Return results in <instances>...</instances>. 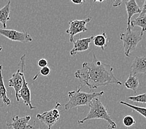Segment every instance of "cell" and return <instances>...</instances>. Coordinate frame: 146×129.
<instances>
[{
	"label": "cell",
	"instance_id": "cell-1",
	"mask_svg": "<svg viewBox=\"0 0 146 129\" xmlns=\"http://www.w3.org/2000/svg\"><path fill=\"white\" fill-rule=\"evenodd\" d=\"M75 76L80 83L79 88L87 86L90 91L100 86L112 84L122 85L114 76L113 67L98 60L94 52L92 61L83 63L82 68L75 71Z\"/></svg>",
	"mask_w": 146,
	"mask_h": 129
},
{
	"label": "cell",
	"instance_id": "cell-2",
	"mask_svg": "<svg viewBox=\"0 0 146 129\" xmlns=\"http://www.w3.org/2000/svg\"><path fill=\"white\" fill-rule=\"evenodd\" d=\"M90 111L85 117L80 120L78 121V124H82L85 121L92 119H102L107 121L109 126L107 129H116L117 125L116 123L112 120L109 115L106 107L104 106L100 100V97H96L92 100L89 105Z\"/></svg>",
	"mask_w": 146,
	"mask_h": 129
},
{
	"label": "cell",
	"instance_id": "cell-3",
	"mask_svg": "<svg viewBox=\"0 0 146 129\" xmlns=\"http://www.w3.org/2000/svg\"><path fill=\"white\" fill-rule=\"evenodd\" d=\"M105 92L101 91L98 93H85L81 91L80 88L72 91L68 93L69 101L65 104V110H69L73 108L79 106H88L93 99L96 97L102 96Z\"/></svg>",
	"mask_w": 146,
	"mask_h": 129
},
{
	"label": "cell",
	"instance_id": "cell-4",
	"mask_svg": "<svg viewBox=\"0 0 146 129\" xmlns=\"http://www.w3.org/2000/svg\"><path fill=\"white\" fill-rule=\"evenodd\" d=\"M120 39L123 42V50L124 55L129 57L131 54L136 48L138 44L142 39L141 31H133L132 27L126 29L124 33L120 34Z\"/></svg>",
	"mask_w": 146,
	"mask_h": 129
},
{
	"label": "cell",
	"instance_id": "cell-5",
	"mask_svg": "<svg viewBox=\"0 0 146 129\" xmlns=\"http://www.w3.org/2000/svg\"><path fill=\"white\" fill-rule=\"evenodd\" d=\"M25 57L26 55H23L21 57V72H22V78H23V86L19 93V99H22L23 102L26 106H29L30 109H35L36 107L33 106L31 103V89L29 88L28 83H27L25 76H24V66H25Z\"/></svg>",
	"mask_w": 146,
	"mask_h": 129
},
{
	"label": "cell",
	"instance_id": "cell-6",
	"mask_svg": "<svg viewBox=\"0 0 146 129\" xmlns=\"http://www.w3.org/2000/svg\"><path fill=\"white\" fill-rule=\"evenodd\" d=\"M60 106H61V104L56 103V105L52 109L46 111L42 114H38L36 117L42 122L46 124L48 129H50L60 118V114L58 110V107Z\"/></svg>",
	"mask_w": 146,
	"mask_h": 129
},
{
	"label": "cell",
	"instance_id": "cell-7",
	"mask_svg": "<svg viewBox=\"0 0 146 129\" xmlns=\"http://www.w3.org/2000/svg\"><path fill=\"white\" fill-rule=\"evenodd\" d=\"M92 18H87L83 20H74L69 22V27L66 30V33L70 36L69 40L73 42L75 35L81 32H87L88 29L86 27V24L91 21Z\"/></svg>",
	"mask_w": 146,
	"mask_h": 129
},
{
	"label": "cell",
	"instance_id": "cell-8",
	"mask_svg": "<svg viewBox=\"0 0 146 129\" xmlns=\"http://www.w3.org/2000/svg\"><path fill=\"white\" fill-rule=\"evenodd\" d=\"M0 35L12 41L28 43L33 41V38L26 32H20L14 29H0Z\"/></svg>",
	"mask_w": 146,
	"mask_h": 129
},
{
	"label": "cell",
	"instance_id": "cell-9",
	"mask_svg": "<svg viewBox=\"0 0 146 129\" xmlns=\"http://www.w3.org/2000/svg\"><path fill=\"white\" fill-rule=\"evenodd\" d=\"M94 36H91L87 38H79L75 39L73 42L74 47L70 52L72 56H75L78 52H85L89 49L90 44L93 40Z\"/></svg>",
	"mask_w": 146,
	"mask_h": 129
},
{
	"label": "cell",
	"instance_id": "cell-10",
	"mask_svg": "<svg viewBox=\"0 0 146 129\" xmlns=\"http://www.w3.org/2000/svg\"><path fill=\"white\" fill-rule=\"evenodd\" d=\"M31 117L27 116L20 117L18 116L13 117V122L8 124L7 126L13 127V129H34L33 125H29V122L31 120Z\"/></svg>",
	"mask_w": 146,
	"mask_h": 129
},
{
	"label": "cell",
	"instance_id": "cell-11",
	"mask_svg": "<svg viewBox=\"0 0 146 129\" xmlns=\"http://www.w3.org/2000/svg\"><path fill=\"white\" fill-rule=\"evenodd\" d=\"M8 85L15 89L16 99L18 101H19V93L23 86L22 72L20 71V69H18L15 73H13L11 78L9 79Z\"/></svg>",
	"mask_w": 146,
	"mask_h": 129
},
{
	"label": "cell",
	"instance_id": "cell-12",
	"mask_svg": "<svg viewBox=\"0 0 146 129\" xmlns=\"http://www.w3.org/2000/svg\"><path fill=\"white\" fill-rule=\"evenodd\" d=\"M125 6L127 14V22L126 29H130L131 27V18L135 14H140L141 12V9L137 5V2L135 0H128L124 1Z\"/></svg>",
	"mask_w": 146,
	"mask_h": 129
},
{
	"label": "cell",
	"instance_id": "cell-13",
	"mask_svg": "<svg viewBox=\"0 0 146 129\" xmlns=\"http://www.w3.org/2000/svg\"><path fill=\"white\" fill-rule=\"evenodd\" d=\"M131 73L137 74H146V55L142 57H135L131 66Z\"/></svg>",
	"mask_w": 146,
	"mask_h": 129
},
{
	"label": "cell",
	"instance_id": "cell-14",
	"mask_svg": "<svg viewBox=\"0 0 146 129\" xmlns=\"http://www.w3.org/2000/svg\"><path fill=\"white\" fill-rule=\"evenodd\" d=\"M2 65H0V99L5 105L9 106L11 104V102L7 96V90L5 86L3 76L2 75Z\"/></svg>",
	"mask_w": 146,
	"mask_h": 129
},
{
	"label": "cell",
	"instance_id": "cell-15",
	"mask_svg": "<svg viewBox=\"0 0 146 129\" xmlns=\"http://www.w3.org/2000/svg\"><path fill=\"white\" fill-rule=\"evenodd\" d=\"M124 86L126 88L133 91L135 94H137V90L139 86V81L137 76L131 73L124 83Z\"/></svg>",
	"mask_w": 146,
	"mask_h": 129
},
{
	"label": "cell",
	"instance_id": "cell-16",
	"mask_svg": "<svg viewBox=\"0 0 146 129\" xmlns=\"http://www.w3.org/2000/svg\"><path fill=\"white\" fill-rule=\"evenodd\" d=\"M10 5H11V1H8L3 8L0 9V23L3 24L4 29L6 28L7 21L11 19L9 17Z\"/></svg>",
	"mask_w": 146,
	"mask_h": 129
},
{
	"label": "cell",
	"instance_id": "cell-17",
	"mask_svg": "<svg viewBox=\"0 0 146 129\" xmlns=\"http://www.w3.org/2000/svg\"><path fill=\"white\" fill-rule=\"evenodd\" d=\"M131 27L135 26L140 27L141 28V33L142 36L146 32V15L143 16H139L137 18L131 21Z\"/></svg>",
	"mask_w": 146,
	"mask_h": 129
},
{
	"label": "cell",
	"instance_id": "cell-18",
	"mask_svg": "<svg viewBox=\"0 0 146 129\" xmlns=\"http://www.w3.org/2000/svg\"><path fill=\"white\" fill-rule=\"evenodd\" d=\"M93 41L95 46L102 48L103 51L105 50V47L106 46L107 42V36L105 33H103L102 34H99L96 36H94Z\"/></svg>",
	"mask_w": 146,
	"mask_h": 129
},
{
	"label": "cell",
	"instance_id": "cell-19",
	"mask_svg": "<svg viewBox=\"0 0 146 129\" xmlns=\"http://www.w3.org/2000/svg\"><path fill=\"white\" fill-rule=\"evenodd\" d=\"M120 104H123V105L129 107L131 108L133 110L136 111L138 113H139L142 116H144L145 118H146V107H142L139 106H136L133 105V104H130L124 101H120Z\"/></svg>",
	"mask_w": 146,
	"mask_h": 129
},
{
	"label": "cell",
	"instance_id": "cell-20",
	"mask_svg": "<svg viewBox=\"0 0 146 129\" xmlns=\"http://www.w3.org/2000/svg\"><path fill=\"white\" fill-rule=\"evenodd\" d=\"M127 99L133 101V102L146 104V93L134 96L128 97Z\"/></svg>",
	"mask_w": 146,
	"mask_h": 129
},
{
	"label": "cell",
	"instance_id": "cell-21",
	"mask_svg": "<svg viewBox=\"0 0 146 129\" xmlns=\"http://www.w3.org/2000/svg\"><path fill=\"white\" fill-rule=\"evenodd\" d=\"M123 124L126 126V127H130L135 123V121L134 118L131 116H125L123 120Z\"/></svg>",
	"mask_w": 146,
	"mask_h": 129
},
{
	"label": "cell",
	"instance_id": "cell-22",
	"mask_svg": "<svg viewBox=\"0 0 146 129\" xmlns=\"http://www.w3.org/2000/svg\"><path fill=\"white\" fill-rule=\"evenodd\" d=\"M40 73L42 76H48L50 73V69L48 67L42 68L40 70Z\"/></svg>",
	"mask_w": 146,
	"mask_h": 129
},
{
	"label": "cell",
	"instance_id": "cell-23",
	"mask_svg": "<svg viewBox=\"0 0 146 129\" xmlns=\"http://www.w3.org/2000/svg\"><path fill=\"white\" fill-rule=\"evenodd\" d=\"M47 64H48V62H47V60H46V59H44V58L40 59V60L38 61V62H37L38 66H39V67H40L41 68L47 67Z\"/></svg>",
	"mask_w": 146,
	"mask_h": 129
},
{
	"label": "cell",
	"instance_id": "cell-24",
	"mask_svg": "<svg viewBox=\"0 0 146 129\" xmlns=\"http://www.w3.org/2000/svg\"><path fill=\"white\" fill-rule=\"evenodd\" d=\"M145 15H146V0L144 3V5L142 6V9H141V12L139 14V15L141 16H143Z\"/></svg>",
	"mask_w": 146,
	"mask_h": 129
},
{
	"label": "cell",
	"instance_id": "cell-25",
	"mask_svg": "<svg viewBox=\"0 0 146 129\" xmlns=\"http://www.w3.org/2000/svg\"><path fill=\"white\" fill-rule=\"evenodd\" d=\"M71 1L76 5H82L83 3H85L84 0H76V1H75V0H71Z\"/></svg>",
	"mask_w": 146,
	"mask_h": 129
},
{
	"label": "cell",
	"instance_id": "cell-26",
	"mask_svg": "<svg viewBox=\"0 0 146 129\" xmlns=\"http://www.w3.org/2000/svg\"><path fill=\"white\" fill-rule=\"evenodd\" d=\"M121 3H122V1H118V0H116V1H114L113 3V7H117L121 5Z\"/></svg>",
	"mask_w": 146,
	"mask_h": 129
},
{
	"label": "cell",
	"instance_id": "cell-27",
	"mask_svg": "<svg viewBox=\"0 0 146 129\" xmlns=\"http://www.w3.org/2000/svg\"><path fill=\"white\" fill-rule=\"evenodd\" d=\"M2 49H3V47L1 46V45H0V52H1V51L2 50Z\"/></svg>",
	"mask_w": 146,
	"mask_h": 129
},
{
	"label": "cell",
	"instance_id": "cell-28",
	"mask_svg": "<svg viewBox=\"0 0 146 129\" xmlns=\"http://www.w3.org/2000/svg\"><path fill=\"white\" fill-rule=\"evenodd\" d=\"M50 129H51V128H50Z\"/></svg>",
	"mask_w": 146,
	"mask_h": 129
}]
</instances>
